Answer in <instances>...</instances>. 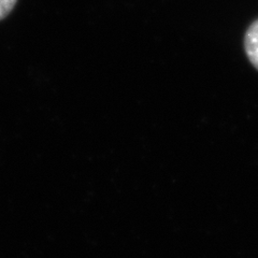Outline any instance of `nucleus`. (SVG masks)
<instances>
[{
	"label": "nucleus",
	"instance_id": "obj_2",
	"mask_svg": "<svg viewBox=\"0 0 258 258\" xmlns=\"http://www.w3.org/2000/svg\"><path fill=\"white\" fill-rule=\"evenodd\" d=\"M18 0H0V20L5 19L14 8Z\"/></svg>",
	"mask_w": 258,
	"mask_h": 258
},
{
	"label": "nucleus",
	"instance_id": "obj_1",
	"mask_svg": "<svg viewBox=\"0 0 258 258\" xmlns=\"http://www.w3.org/2000/svg\"><path fill=\"white\" fill-rule=\"evenodd\" d=\"M244 48L249 61L258 70V20L252 23L245 32Z\"/></svg>",
	"mask_w": 258,
	"mask_h": 258
}]
</instances>
